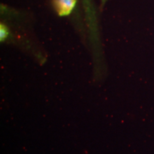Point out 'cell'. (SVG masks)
I'll list each match as a JSON object with an SVG mask.
<instances>
[{"instance_id": "cell-4", "label": "cell", "mask_w": 154, "mask_h": 154, "mask_svg": "<svg viewBox=\"0 0 154 154\" xmlns=\"http://www.w3.org/2000/svg\"><path fill=\"white\" fill-rule=\"evenodd\" d=\"M107 2H108V0H101V8H103L106 5Z\"/></svg>"}, {"instance_id": "cell-1", "label": "cell", "mask_w": 154, "mask_h": 154, "mask_svg": "<svg viewBox=\"0 0 154 154\" xmlns=\"http://www.w3.org/2000/svg\"><path fill=\"white\" fill-rule=\"evenodd\" d=\"M77 0H52V6L59 17H68L75 10Z\"/></svg>"}, {"instance_id": "cell-2", "label": "cell", "mask_w": 154, "mask_h": 154, "mask_svg": "<svg viewBox=\"0 0 154 154\" xmlns=\"http://www.w3.org/2000/svg\"><path fill=\"white\" fill-rule=\"evenodd\" d=\"M82 2L89 28H94L96 25V15H95L93 0H82Z\"/></svg>"}, {"instance_id": "cell-3", "label": "cell", "mask_w": 154, "mask_h": 154, "mask_svg": "<svg viewBox=\"0 0 154 154\" xmlns=\"http://www.w3.org/2000/svg\"><path fill=\"white\" fill-rule=\"evenodd\" d=\"M9 35H10L9 28H7L5 24L1 23V25H0V39H1V42L5 41L6 39L9 38Z\"/></svg>"}]
</instances>
